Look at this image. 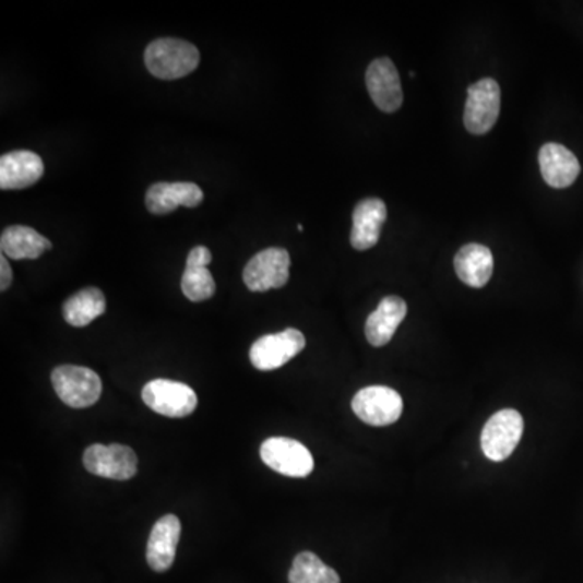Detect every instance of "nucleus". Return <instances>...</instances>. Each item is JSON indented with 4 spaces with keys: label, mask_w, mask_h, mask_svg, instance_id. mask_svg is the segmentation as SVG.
<instances>
[{
    "label": "nucleus",
    "mask_w": 583,
    "mask_h": 583,
    "mask_svg": "<svg viewBox=\"0 0 583 583\" xmlns=\"http://www.w3.org/2000/svg\"><path fill=\"white\" fill-rule=\"evenodd\" d=\"M145 63L151 75L156 79H183L197 69L200 52L192 43L183 39H156L145 50Z\"/></svg>",
    "instance_id": "obj_1"
},
{
    "label": "nucleus",
    "mask_w": 583,
    "mask_h": 583,
    "mask_svg": "<svg viewBox=\"0 0 583 583\" xmlns=\"http://www.w3.org/2000/svg\"><path fill=\"white\" fill-rule=\"evenodd\" d=\"M53 391L63 404L72 408H86L99 401L103 384L95 371L75 365H62L52 371Z\"/></svg>",
    "instance_id": "obj_2"
},
{
    "label": "nucleus",
    "mask_w": 583,
    "mask_h": 583,
    "mask_svg": "<svg viewBox=\"0 0 583 583\" xmlns=\"http://www.w3.org/2000/svg\"><path fill=\"white\" fill-rule=\"evenodd\" d=\"M289 251L266 248L248 261L243 270V283L251 291L281 289L289 281Z\"/></svg>",
    "instance_id": "obj_3"
},
{
    "label": "nucleus",
    "mask_w": 583,
    "mask_h": 583,
    "mask_svg": "<svg viewBox=\"0 0 583 583\" xmlns=\"http://www.w3.org/2000/svg\"><path fill=\"white\" fill-rule=\"evenodd\" d=\"M524 433V418L517 411L505 408L489 418L481 433V449L489 461L502 462L521 442Z\"/></svg>",
    "instance_id": "obj_4"
},
{
    "label": "nucleus",
    "mask_w": 583,
    "mask_h": 583,
    "mask_svg": "<svg viewBox=\"0 0 583 583\" xmlns=\"http://www.w3.org/2000/svg\"><path fill=\"white\" fill-rule=\"evenodd\" d=\"M261 459L267 467L284 477L305 478L313 472L311 452L290 438H270L261 444Z\"/></svg>",
    "instance_id": "obj_5"
},
{
    "label": "nucleus",
    "mask_w": 583,
    "mask_h": 583,
    "mask_svg": "<svg viewBox=\"0 0 583 583\" xmlns=\"http://www.w3.org/2000/svg\"><path fill=\"white\" fill-rule=\"evenodd\" d=\"M352 411L361 421L371 427H388L401 418L404 402L394 389L370 386L355 394Z\"/></svg>",
    "instance_id": "obj_6"
},
{
    "label": "nucleus",
    "mask_w": 583,
    "mask_h": 583,
    "mask_svg": "<svg viewBox=\"0 0 583 583\" xmlns=\"http://www.w3.org/2000/svg\"><path fill=\"white\" fill-rule=\"evenodd\" d=\"M501 110V90L492 79H484L471 85L465 103V129L474 135H485L498 122Z\"/></svg>",
    "instance_id": "obj_7"
},
{
    "label": "nucleus",
    "mask_w": 583,
    "mask_h": 583,
    "mask_svg": "<svg viewBox=\"0 0 583 583\" xmlns=\"http://www.w3.org/2000/svg\"><path fill=\"white\" fill-rule=\"evenodd\" d=\"M83 464L90 474L110 480H130L139 471L135 452L122 444L90 445L83 454Z\"/></svg>",
    "instance_id": "obj_8"
},
{
    "label": "nucleus",
    "mask_w": 583,
    "mask_h": 583,
    "mask_svg": "<svg viewBox=\"0 0 583 583\" xmlns=\"http://www.w3.org/2000/svg\"><path fill=\"white\" fill-rule=\"evenodd\" d=\"M142 397L151 411L169 418L189 417L198 405L193 389L179 381H150L143 388Z\"/></svg>",
    "instance_id": "obj_9"
},
{
    "label": "nucleus",
    "mask_w": 583,
    "mask_h": 583,
    "mask_svg": "<svg viewBox=\"0 0 583 583\" xmlns=\"http://www.w3.org/2000/svg\"><path fill=\"white\" fill-rule=\"evenodd\" d=\"M307 341L304 334L294 328L283 333L267 334L260 337L250 348V360L257 370L273 371L289 364L295 355L304 350Z\"/></svg>",
    "instance_id": "obj_10"
},
{
    "label": "nucleus",
    "mask_w": 583,
    "mask_h": 583,
    "mask_svg": "<svg viewBox=\"0 0 583 583\" xmlns=\"http://www.w3.org/2000/svg\"><path fill=\"white\" fill-rule=\"evenodd\" d=\"M367 88L378 109L395 112L404 103L397 69L388 57L373 60L367 70Z\"/></svg>",
    "instance_id": "obj_11"
},
{
    "label": "nucleus",
    "mask_w": 583,
    "mask_h": 583,
    "mask_svg": "<svg viewBox=\"0 0 583 583\" xmlns=\"http://www.w3.org/2000/svg\"><path fill=\"white\" fill-rule=\"evenodd\" d=\"M45 174V163L33 151H12L0 157V189L23 190L35 186Z\"/></svg>",
    "instance_id": "obj_12"
},
{
    "label": "nucleus",
    "mask_w": 583,
    "mask_h": 583,
    "mask_svg": "<svg viewBox=\"0 0 583 583\" xmlns=\"http://www.w3.org/2000/svg\"><path fill=\"white\" fill-rule=\"evenodd\" d=\"M180 532H182V525H180L179 517L174 514L164 515L154 524L146 546V561L153 571H169L170 566L176 561Z\"/></svg>",
    "instance_id": "obj_13"
},
{
    "label": "nucleus",
    "mask_w": 583,
    "mask_h": 583,
    "mask_svg": "<svg viewBox=\"0 0 583 583\" xmlns=\"http://www.w3.org/2000/svg\"><path fill=\"white\" fill-rule=\"evenodd\" d=\"M388 207L380 198L361 200L354 210L350 243L355 250L365 251L373 248L381 236V227L386 223Z\"/></svg>",
    "instance_id": "obj_14"
},
{
    "label": "nucleus",
    "mask_w": 583,
    "mask_h": 583,
    "mask_svg": "<svg viewBox=\"0 0 583 583\" xmlns=\"http://www.w3.org/2000/svg\"><path fill=\"white\" fill-rule=\"evenodd\" d=\"M538 160L543 179L552 189H568L581 174L575 154L558 143H546L539 150Z\"/></svg>",
    "instance_id": "obj_15"
},
{
    "label": "nucleus",
    "mask_w": 583,
    "mask_h": 583,
    "mask_svg": "<svg viewBox=\"0 0 583 583\" xmlns=\"http://www.w3.org/2000/svg\"><path fill=\"white\" fill-rule=\"evenodd\" d=\"M203 190L192 182L154 183L146 192V207L156 216H166L176 207H194L201 204Z\"/></svg>",
    "instance_id": "obj_16"
},
{
    "label": "nucleus",
    "mask_w": 583,
    "mask_h": 583,
    "mask_svg": "<svg viewBox=\"0 0 583 583\" xmlns=\"http://www.w3.org/2000/svg\"><path fill=\"white\" fill-rule=\"evenodd\" d=\"M407 317V304L397 295H389L368 317L365 334L373 347H383L394 337L395 331Z\"/></svg>",
    "instance_id": "obj_17"
},
{
    "label": "nucleus",
    "mask_w": 583,
    "mask_h": 583,
    "mask_svg": "<svg viewBox=\"0 0 583 583\" xmlns=\"http://www.w3.org/2000/svg\"><path fill=\"white\" fill-rule=\"evenodd\" d=\"M454 267L462 283L481 289L491 279L495 260L491 250L485 245L468 243L455 254Z\"/></svg>",
    "instance_id": "obj_18"
},
{
    "label": "nucleus",
    "mask_w": 583,
    "mask_h": 583,
    "mask_svg": "<svg viewBox=\"0 0 583 583\" xmlns=\"http://www.w3.org/2000/svg\"><path fill=\"white\" fill-rule=\"evenodd\" d=\"M211 260H213V254L210 248L203 245L190 251L182 276V291L189 300L204 301L213 297L216 291L213 274L207 270Z\"/></svg>",
    "instance_id": "obj_19"
},
{
    "label": "nucleus",
    "mask_w": 583,
    "mask_h": 583,
    "mask_svg": "<svg viewBox=\"0 0 583 583\" xmlns=\"http://www.w3.org/2000/svg\"><path fill=\"white\" fill-rule=\"evenodd\" d=\"M50 248V240L33 227L10 226L0 236V250L12 260H36Z\"/></svg>",
    "instance_id": "obj_20"
},
{
    "label": "nucleus",
    "mask_w": 583,
    "mask_h": 583,
    "mask_svg": "<svg viewBox=\"0 0 583 583\" xmlns=\"http://www.w3.org/2000/svg\"><path fill=\"white\" fill-rule=\"evenodd\" d=\"M106 297L96 287L76 291L63 304L62 313L70 326L85 328L106 311Z\"/></svg>",
    "instance_id": "obj_21"
},
{
    "label": "nucleus",
    "mask_w": 583,
    "mask_h": 583,
    "mask_svg": "<svg viewBox=\"0 0 583 583\" xmlns=\"http://www.w3.org/2000/svg\"><path fill=\"white\" fill-rule=\"evenodd\" d=\"M289 583H341V579L337 572L324 564L317 555L305 551L294 559Z\"/></svg>",
    "instance_id": "obj_22"
},
{
    "label": "nucleus",
    "mask_w": 583,
    "mask_h": 583,
    "mask_svg": "<svg viewBox=\"0 0 583 583\" xmlns=\"http://www.w3.org/2000/svg\"><path fill=\"white\" fill-rule=\"evenodd\" d=\"M0 271H2V277H0V290L5 291L12 284L13 274L12 267H10L9 261H7L5 254L0 257Z\"/></svg>",
    "instance_id": "obj_23"
},
{
    "label": "nucleus",
    "mask_w": 583,
    "mask_h": 583,
    "mask_svg": "<svg viewBox=\"0 0 583 583\" xmlns=\"http://www.w3.org/2000/svg\"><path fill=\"white\" fill-rule=\"evenodd\" d=\"M297 229L298 233H304V226H301V224H298Z\"/></svg>",
    "instance_id": "obj_24"
}]
</instances>
